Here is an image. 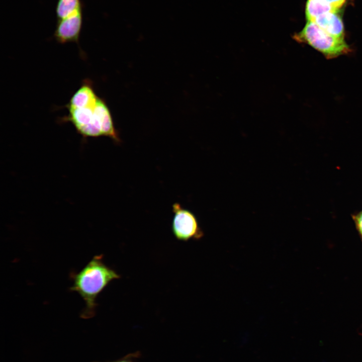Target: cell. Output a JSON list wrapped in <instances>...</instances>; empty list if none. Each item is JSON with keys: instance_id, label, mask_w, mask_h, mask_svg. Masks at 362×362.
I'll use <instances>...</instances> for the list:
<instances>
[{"instance_id": "1", "label": "cell", "mask_w": 362, "mask_h": 362, "mask_svg": "<svg viewBox=\"0 0 362 362\" xmlns=\"http://www.w3.org/2000/svg\"><path fill=\"white\" fill-rule=\"evenodd\" d=\"M70 290L77 293L85 302L81 313L84 318L96 313L98 296L112 281L120 278L115 270L103 261V255H95L79 272L73 274Z\"/></svg>"}, {"instance_id": "2", "label": "cell", "mask_w": 362, "mask_h": 362, "mask_svg": "<svg viewBox=\"0 0 362 362\" xmlns=\"http://www.w3.org/2000/svg\"><path fill=\"white\" fill-rule=\"evenodd\" d=\"M293 38L299 43L311 46L327 59L335 58L351 51L344 38L329 34L311 21H307L302 30L295 34Z\"/></svg>"}, {"instance_id": "3", "label": "cell", "mask_w": 362, "mask_h": 362, "mask_svg": "<svg viewBox=\"0 0 362 362\" xmlns=\"http://www.w3.org/2000/svg\"><path fill=\"white\" fill-rule=\"evenodd\" d=\"M172 211L174 216L171 229L177 240L183 241L198 240L203 236L204 232L194 213L184 208L178 203L173 204Z\"/></svg>"}, {"instance_id": "4", "label": "cell", "mask_w": 362, "mask_h": 362, "mask_svg": "<svg viewBox=\"0 0 362 362\" xmlns=\"http://www.w3.org/2000/svg\"><path fill=\"white\" fill-rule=\"evenodd\" d=\"M95 106L83 108H67L69 114L62 121L71 122L77 132L84 139L103 136L101 124L95 113Z\"/></svg>"}, {"instance_id": "5", "label": "cell", "mask_w": 362, "mask_h": 362, "mask_svg": "<svg viewBox=\"0 0 362 362\" xmlns=\"http://www.w3.org/2000/svg\"><path fill=\"white\" fill-rule=\"evenodd\" d=\"M83 23L82 10L64 19L58 20L53 36L59 43L75 42L79 45Z\"/></svg>"}, {"instance_id": "6", "label": "cell", "mask_w": 362, "mask_h": 362, "mask_svg": "<svg viewBox=\"0 0 362 362\" xmlns=\"http://www.w3.org/2000/svg\"><path fill=\"white\" fill-rule=\"evenodd\" d=\"M98 98L94 91L92 83L85 80L73 95L66 105V108H83L93 107L96 104Z\"/></svg>"}, {"instance_id": "7", "label": "cell", "mask_w": 362, "mask_h": 362, "mask_svg": "<svg viewBox=\"0 0 362 362\" xmlns=\"http://www.w3.org/2000/svg\"><path fill=\"white\" fill-rule=\"evenodd\" d=\"M313 22L329 34L338 38L344 37V29L341 17L338 11L325 13Z\"/></svg>"}, {"instance_id": "8", "label": "cell", "mask_w": 362, "mask_h": 362, "mask_svg": "<svg viewBox=\"0 0 362 362\" xmlns=\"http://www.w3.org/2000/svg\"><path fill=\"white\" fill-rule=\"evenodd\" d=\"M95 111L101 123L104 136L110 137L116 143L120 142L110 110L105 101L100 98L95 105Z\"/></svg>"}, {"instance_id": "9", "label": "cell", "mask_w": 362, "mask_h": 362, "mask_svg": "<svg viewBox=\"0 0 362 362\" xmlns=\"http://www.w3.org/2000/svg\"><path fill=\"white\" fill-rule=\"evenodd\" d=\"M332 9L326 0H307L305 13L307 21H313L319 16L330 11Z\"/></svg>"}, {"instance_id": "10", "label": "cell", "mask_w": 362, "mask_h": 362, "mask_svg": "<svg viewBox=\"0 0 362 362\" xmlns=\"http://www.w3.org/2000/svg\"><path fill=\"white\" fill-rule=\"evenodd\" d=\"M80 0H57L55 12L58 20L67 17L77 11L82 10Z\"/></svg>"}, {"instance_id": "11", "label": "cell", "mask_w": 362, "mask_h": 362, "mask_svg": "<svg viewBox=\"0 0 362 362\" xmlns=\"http://www.w3.org/2000/svg\"><path fill=\"white\" fill-rule=\"evenodd\" d=\"M139 355L140 353L138 352H136L135 353L128 354L125 356L116 360L109 362H135V359L138 358Z\"/></svg>"}, {"instance_id": "12", "label": "cell", "mask_w": 362, "mask_h": 362, "mask_svg": "<svg viewBox=\"0 0 362 362\" xmlns=\"http://www.w3.org/2000/svg\"><path fill=\"white\" fill-rule=\"evenodd\" d=\"M353 217L357 230L362 239V211Z\"/></svg>"}, {"instance_id": "13", "label": "cell", "mask_w": 362, "mask_h": 362, "mask_svg": "<svg viewBox=\"0 0 362 362\" xmlns=\"http://www.w3.org/2000/svg\"><path fill=\"white\" fill-rule=\"evenodd\" d=\"M329 5L335 10L338 11L345 3L346 0H326Z\"/></svg>"}]
</instances>
